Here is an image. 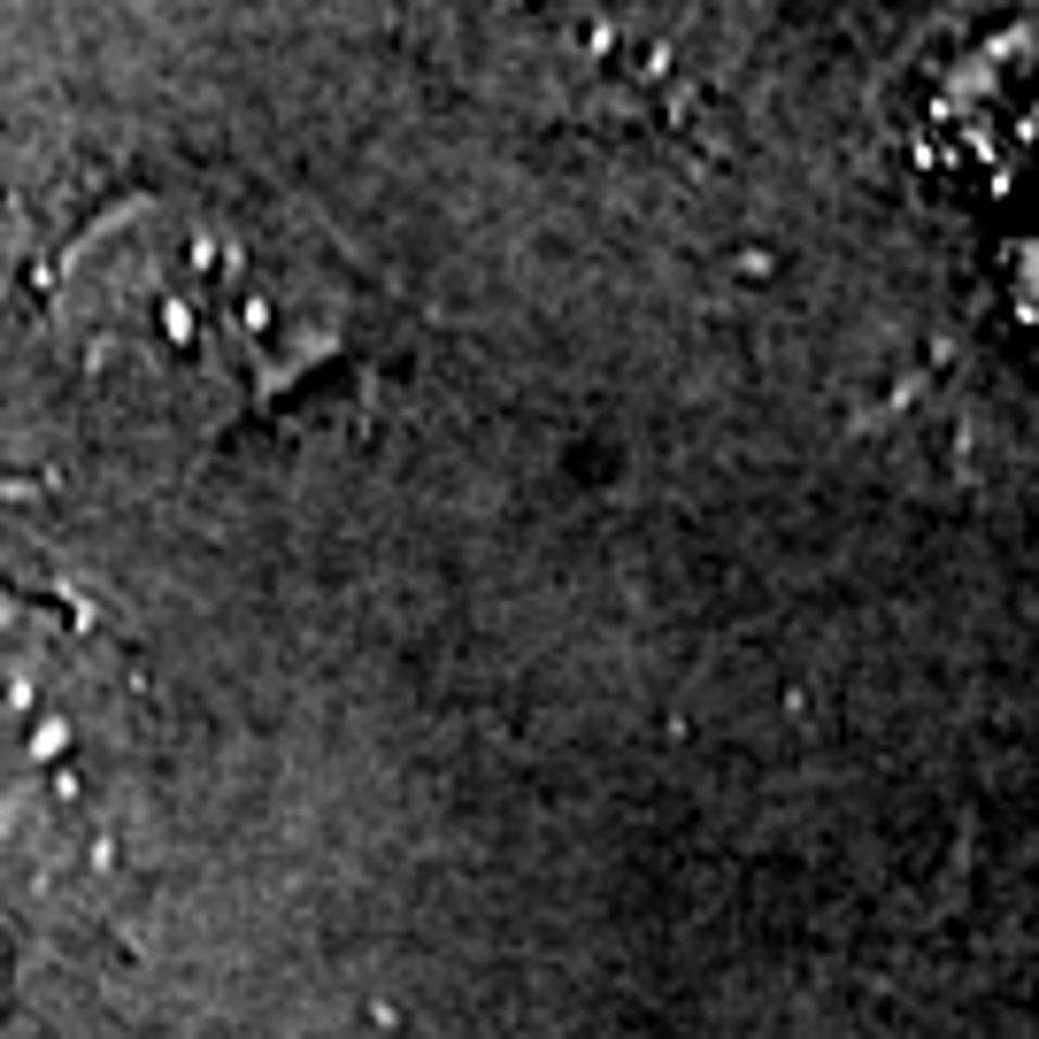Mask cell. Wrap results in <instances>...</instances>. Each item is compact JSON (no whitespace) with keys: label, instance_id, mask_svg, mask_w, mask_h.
I'll return each instance as SVG.
<instances>
[{"label":"cell","instance_id":"1","mask_svg":"<svg viewBox=\"0 0 1039 1039\" xmlns=\"http://www.w3.org/2000/svg\"><path fill=\"white\" fill-rule=\"evenodd\" d=\"M54 339L116 416L162 440H239L346 363V278L278 208L139 193L54 270Z\"/></svg>","mask_w":1039,"mask_h":1039},{"label":"cell","instance_id":"2","mask_svg":"<svg viewBox=\"0 0 1039 1039\" xmlns=\"http://www.w3.org/2000/svg\"><path fill=\"white\" fill-rule=\"evenodd\" d=\"M162 809L147 670L62 593H0V963L109 924Z\"/></svg>","mask_w":1039,"mask_h":1039},{"label":"cell","instance_id":"3","mask_svg":"<svg viewBox=\"0 0 1039 1039\" xmlns=\"http://www.w3.org/2000/svg\"><path fill=\"white\" fill-rule=\"evenodd\" d=\"M455 69L532 116H647L755 39L762 0H431Z\"/></svg>","mask_w":1039,"mask_h":1039}]
</instances>
